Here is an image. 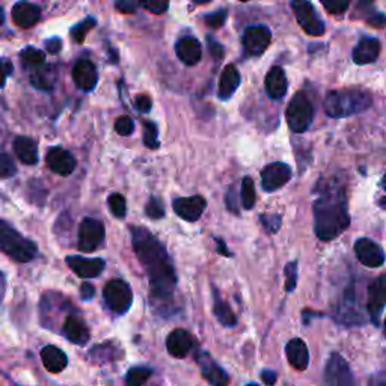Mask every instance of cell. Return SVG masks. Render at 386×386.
I'll return each mask as SVG.
<instances>
[{"label":"cell","instance_id":"cell-1","mask_svg":"<svg viewBox=\"0 0 386 386\" xmlns=\"http://www.w3.org/2000/svg\"><path fill=\"white\" fill-rule=\"evenodd\" d=\"M131 240L136 256L148 275L152 302L160 305L172 304L179 280L165 245L144 227L131 228Z\"/></svg>","mask_w":386,"mask_h":386},{"label":"cell","instance_id":"cell-2","mask_svg":"<svg viewBox=\"0 0 386 386\" xmlns=\"http://www.w3.org/2000/svg\"><path fill=\"white\" fill-rule=\"evenodd\" d=\"M317 199L314 201V233L320 240L329 242L341 236L350 225L349 203L341 183H319Z\"/></svg>","mask_w":386,"mask_h":386},{"label":"cell","instance_id":"cell-3","mask_svg":"<svg viewBox=\"0 0 386 386\" xmlns=\"http://www.w3.org/2000/svg\"><path fill=\"white\" fill-rule=\"evenodd\" d=\"M373 104V97L364 89L349 88L330 91L324 98V112L330 118H349L368 111Z\"/></svg>","mask_w":386,"mask_h":386},{"label":"cell","instance_id":"cell-4","mask_svg":"<svg viewBox=\"0 0 386 386\" xmlns=\"http://www.w3.org/2000/svg\"><path fill=\"white\" fill-rule=\"evenodd\" d=\"M0 252L17 262H29L36 257V245L23 237L10 223L0 219Z\"/></svg>","mask_w":386,"mask_h":386},{"label":"cell","instance_id":"cell-5","mask_svg":"<svg viewBox=\"0 0 386 386\" xmlns=\"http://www.w3.org/2000/svg\"><path fill=\"white\" fill-rule=\"evenodd\" d=\"M287 124L293 133L302 135L310 128L314 120V106L306 92L299 91L297 94L291 98L285 112Z\"/></svg>","mask_w":386,"mask_h":386},{"label":"cell","instance_id":"cell-6","mask_svg":"<svg viewBox=\"0 0 386 386\" xmlns=\"http://www.w3.org/2000/svg\"><path fill=\"white\" fill-rule=\"evenodd\" d=\"M291 11L302 27L304 32L310 36H321L326 30L323 20L310 0H291Z\"/></svg>","mask_w":386,"mask_h":386},{"label":"cell","instance_id":"cell-7","mask_svg":"<svg viewBox=\"0 0 386 386\" xmlns=\"http://www.w3.org/2000/svg\"><path fill=\"white\" fill-rule=\"evenodd\" d=\"M103 296L106 305L117 314H126L133 304V293H131L130 285L121 280H112L107 282L103 290Z\"/></svg>","mask_w":386,"mask_h":386},{"label":"cell","instance_id":"cell-8","mask_svg":"<svg viewBox=\"0 0 386 386\" xmlns=\"http://www.w3.org/2000/svg\"><path fill=\"white\" fill-rule=\"evenodd\" d=\"M272 43V30L264 25H253L246 27L242 44L246 56L257 58L264 53Z\"/></svg>","mask_w":386,"mask_h":386},{"label":"cell","instance_id":"cell-9","mask_svg":"<svg viewBox=\"0 0 386 386\" xmlns=\"http://www.w3.org/2000/svg\"><path fill=\"white\" fill-rule=\"evenodd\" d=\"M324 383L330 386H350L354 383L352 370L339 353H332L324 368Z\"/></svg>","mask_w":386,"mask_h":386},{"label":"cell","instance_id":"cell-10","mask_svg":"<svg viewBox=\"0 0 386 386\" xmlns=\"http://www.w3.org/2000/svg\"><path fill=\"white\" fill-rule=\"evenodd\" d=\"M337 319L339 323L349 324V326L365 323V319L361 313V306L358 302V293L354 290L353 285H350V287L344 291L341 302L338 305Z\"/></svg>","mask_w":386,"mask_h":386},{"label":"cell","instance_id":"cell-11","mask_svg":"<svg viewBox=\"0 0 386 386\" xmlns=\"http://www.w3.org/2000/svg\"><path fill=\"white\" fill-rule=\"evenodd\" d=\"M104 225L97 219L84 218L79 228V249L82 252H92L104 240Z\"/></svg>","mask_w":386,"mask_h":386},{"label":"cell","instance_id":"cell-12","mask_svg":"<svg viewBox=\"0 0 386 386\" xmlns=\"http://www.w3.org/2000/svg\"><path fill=\"white\" fill-rule=\"evenodd\" d=\"M368 300H367V310L372 321L379 326V319L386 306V273L377 276L368 285Z\"/></svg>","mask_w":386,"mask_h":386},{"label":"cell","instance_id":"cell-13","mask_svg":"<svg viewBox=\"0 0 386 386\" xmlns=\"http://www.w3.org/2000/svg\"><path fill=\"white\" fill-rule=\"evenodd\" d=\"M293 177L291 168L282 161L267 165L261 171V186L266 192H276L284 188Z\"/></svg>","mask_w":386,"mask_h":386},{"label":"cell","instance_id":"cell-14","mask_svg":"<svg viewBox=\"0 0 386 386\" xmlns=\"http://www.w3.org/2000/svg\"><path fill=\"white\" fill-rule=\"evenodd\" d=\"M354 253H356V258L359 260L361 264L372 269L383 266V262L386 260L385 252L381 246L365 237L359 238V240L354 243Z\"/></svg>","mask_w":386,"mask_h":386},{"label":"cell","instance_id":"cell-15","mask_svg":"<svg viewBox=\"0 0 386 386\" xmlns=\"http://www.w3.org/2000/svg\"><path fill=\"white\" fill-rule=\"evenodd\" d=\"M174 212L180 216L181 219L188 222H196L205 212L207 201L201 195H193L188 198H175L172 201Z\"/></svg>","mask_w":386,"mask_h":386},{"label":"cell","instance_id":"cell-16","mask_svg":"<svg viewBox=\"0 0 386 386\" xmlns=\"http://www.w3.org/2000/svg\"><path fill=\"white\" fill-rule=\"evenodd\" d=\"M196 362L201 368L204 379L214 386H225L229 383V376L223 368L216 364L214 359L204 350H199L196 353Z\"/></svg>","mask_w":386,"mask_h":386},{"label":"cell","instance_id":"cell-17","mask_svg":"<svg viewBox=\"0 0 386 386\" xmlns=\"http://www.w3.org/2000/svg\"><path fill=\"white\" fill-rule=\"evenodd\" d=\"M45 161H47V166L52 171L60 177L71 175L77 166V161L73 154L60 148V146H53V148H50L47 151V156H45Z\"/></svg>","mask_w":386,"mask_h":386},{"label":"cell","instance_id":"cell-18","mask_svg":"<svg viewBox=\"0 0 386 386\" xmlns=\"http://www.w3.org/2000/svg\"><path fill=\"white\" fill-rule=\"evenodd\" d=\"M382 45L381 41L374 36H362L358 41L356 47L353 49L352 59L356 65H368L377 60L381 55Z\"/></svg>","mask_w":386,"mask_h":386},{"label":"cell","instance_id":"cell-19","mask_svg":"<svg viewBox=\"0 0 386 386\" xmlns=\"http://www.w3.org/2000/svg\"><path fill=\"white\" fill-rule=\"evenodd\" d=\"M175 55L184 65L193 67L199 64L201 58H203V47H201L198 38L186 35L181 36L180 40L175 43Z\"/></svg>","mask_w":386,"mask_h":386},{"label":"cell","instance_id":"cell-20","mask_svg":"<svg viewBox=\"0 0 386 386\" xmlns=\"http://www.w3.org/2000/svg\"><path fill=\"white\" fill-rule=\"evenodd\" d=\"M67 264L80 277H97L106 267V262L102 258H84L79 256L68 257Z\"/></svg>","mask_w":386,"mask_h":386},{"label":"cell","instance_id":"cell-21","mask_svg":"<svg viewBox=\"0 0 386 386\" xmlns=\"http://www.w3.org/2000/svg\"><path fill=\"white\" fill-rule=\"evenodd\" d=\"M41 19V10L40 6L35 3L26 2V0H21L17 2L12 8V20L15 25L21 29H29L35 26L38 21Z\"/></svg>","mask_w":386,"mask_h":386},{"label":"cell","instance_id":"cell-22","mask_svg":"<svg viewBox=\"0 0 386 386\" xmlns=\"http://www.w3.org/2000/svg\"><path fill=\"white\" fill-rule=\"evenodd\" d=\"M73 79L77 88L82 91H92L98 82V73L95 65L88 59L77 60L73 68Z\"/></svg>","mask_w":386,"mask_h":386},{"label":"cell","instance_id":"cell-23","mask_svg":"<svg viewBox=\"0 0 386 386\" xmlns=\"http://www.w3.org/2000/svg\"><path fill=\"white\" fill-rule=\"evenodd\" d=\"M193 347V338L188 330L175 329L166 338V349L177 359L186 358Z\"/></svg>","mask_w":386,"mask_h":386},{"label":"cell","instance_id":"cell-24","mask_svg":"<svg viewBox=\"0 0 386 386\" xmlns=\"http://www.w3.org/2000/svg\"><path fill=\"white\" fill-rule=\"evenodd\" d=\"M285 354H287L290 365L297 372H305L308 365H310V350H308V345L304 339H290L287 345H285Z\"/></svg>","mask_w":386,"mask_h":386},{"label":"cell","instance_id":"cell-25","mask_svg":"<svg viewBox=\"0 0 386 386\" xmlns=\"http://www.w3.org/2000/svg\"><path fill=\"white\" fill-rule=\"evenodd\" d=\"M63 334L69 343L76 345H84L89 341V329L87 323L79 315L74 314L67 317L63 326Z\"/></svg>","mask_w":386,"mask_h":386},{"label":"cell","instance_id":"cell-26","mask_svg":"<svg viewBox=\"0 0 386 386\" xmlns=\"http://www.w3.org/2000/svg\"><path fill=\"white\" fill-rule=\"evenodd\" d=\"M264 87L267 95L272 100H281L282 97H285L288 89V82L287 76H285V71L281 67H272L269 69Z\"/></svg>","mask_w":386,"mask_h":386},{"label":"cell","instance_id":"cell-27","mask_svg":"<svg viewBox=\"0 0 386 386\" xmlns=\"http://www.w3.org/2000/svg\"><path fill=\"white\" fill-rule=\"evenodd\" d=\"M240 82H242V76L236 65L229 64L223 68L219 79V89H218L219 100L227 102V100L233 97L234 92L238 89V87H240Z\"/></svg>","mask_w":386,"mask_h":386},{"label":"cell","instance_id":"cell-28","mask_svg":"<svg viewBox=\"0 0 386 386\" xmlns=\"http://www.w3.org/2000/svg\"><path fill=\"white\" fill-rule=\"evenodd\" d=\"M41 359L45 370L50 373L64 372L68 365L67 354L56 345H45L41 350Z\"/></svg>","mask_w":386,"mask_h":386},{"label":"cell","instance_id":"cell-29","mask_svg":"<svg viewBox=\"0 0 386 386\" xmlns=\"http://www.w3.org/2000/svg\"><path fill=\"white\" fill-rule=\"evenodd\" d=\"M353 19L364 20L365 23H368L370 26L377 27V29L386 27V14L377 11L373 6V3L368 2V0H365V2H361L358 5V8L353 12Z\"/></svg>","mask_w":386,"mask_h":386},{"label":"cell","instance_id":"cell-30","mask_svg":"<svg viewBox=\"0 0 386 386\" xmlns=\"http://www.w3.org/2000/svg\"><path fill=\"white\" fill-rule=\"evenodd\" d=\"M15 156L20 159L25 165H36L38 163V146L34 139L26 136H19L14 141Z\"/></svg>","mask_w":386,"mask_h":386},{"label":"cell","instance_id":"cell-31","mask_svg":"<svg viewBox=\"0 0 386 386\" xmlns=\"http://www.w3.org/2000/svg\"><path fill=\"white\" fill-rule=\"evenodd\" d=\"M213 313H214V317L218 319L222 326L233 328L237 324L236 314L233 313L231 306L225 302V300L220 297L218 288L214 287H213Z\"/></svg>","mask_w":386,"mask_h":386},{"label":"cell","instance_id":"cell-32","mask_svg":"<svg viewBox=\"0 0 386 386\" xmlns=\"http://www.w3.org/2000/svg\"><path fill=\"white\" fill-rule=\"evenodd\" d=\"M242 205L246 210H251L256 205L257 201V193H256V184H253V180L251 177H245L242 181Z\"/></svg>","mask_w":386,"mask_h":386},{"label":"cell","instance_id":"cell-33","mask_svg":"<svg viewBox=\"0 0 386 386\" xmlns=\"http://www.w3.org/2000/svg\"><path fill=\"white\" fill-rule=\"evenodd\" d=\"M97 26V20L94 17H88L82 20L80 23H77L76 26H73L71 29V38L76 43H83L84 38L91 32L92 29Z\"/></svg>","mask_w":386,"mask_h":386},{"label":"cell","instance_id":"cell-34","mask_svg":"<svg viewBox=\"0 0 386 386\" xmlns=\"http://www.w3.org/2000/svg\"><path fill=\"white\" fill-rule=\"evenodd\" d=\"M152 374V370L151 368H146V367H135L128 370V373L126 376V383L128 386H141L144 385L146 381L150 379Z\"/></svg>","mask_w":386,"mask_h":386},{"label":"cell","instance_id":"cell-35","mask_svg":"<svg viewBox=\"0 0 386 386\" xmlns=\"http://www.w3.org/2000/svg\"><path fill=\"white\" fill-rule=\"evenodd\" d=\"M21 63L23 65L30 67V68H36V67H41L45 60V55L44 52L34 49V47H27L21 52Z\"/></svg>","mask_w":386,"mask_h":386},{"label":"cell","instance_id":"cell-36","mask_svg":"<svg viewBox=\"0 0 386 386\" xmlns=\"http://www.w3.org/2000/svg\"><path fill=\"white\" fill-rule=\"evenodd\" d=\"M144 144L150 150H157L160 145L159 128L152 121H144Z\"/></svg>","mask_w":386,"mask_h":386},{"label":"cell","instance_id":"cell-37","mask_svg":"<svg viewBox=\"0 0 386 386\" xmlns=\"http://www.w3.org/2000/svg\"><path fill=\"white\" fill-rule=\"evenodd\" d=\"M40 67H36L35 73L30 77V82H32L34 87L36 89H41V91H49L53 88V80H52V76H50V69L49 68H44V69H38Z\"/></svg>","mask_w":386,"mask_h":386},{"label":"cell","instance_id":"cell-38","mask_svg":"<svg viewBox=\"0 0 386 386\" xmlns=\"http://www.w3.org/2000/svg\"><path fill=\"white\" fill-rule=\"evenodd\" d=\"M227 19H228V10H227V8H220V10H218V11L205 14L204 15V23H205L207 27L219 29V27L225 25Z\"/></svg>","mask_w":386,"mask_h":386},{"label":"cell","instance_id":"cell-39","mask_svg":"<svg viewBox=\"0 0 386 386\" xmlns=\"http://www.w3.org/2000/svg\"><path fill=\"white\" fill-rule=\"evenodd\" d=\"M107 204H109V208L113 216H117V218L122 219L127 213V203H126V198L121 195V193H113V195L109 196L107 199Z\"/></svg>","mask_w":386,"mask_h":386},{"label":"cell","instance_id":"cell-40","mask_svg":"<svg viewBox=\"0 0 386 386\" xmlns=\"http://www.w3.org/2000/svg\"><path fill=\"white\" fill-rule=\"evenodd\" d=\"M284 275L287 277L285 280V290H287V293H293L297 285V261L288 262L284 269Z\"/></svg>","mask_w":386,"mask_h":386},{"label":"cell","instance_id":"cell-41","mask_svg":"<svg viewBox=\"0 0 386 386\" xmlns=\"http://www.w3.org/2000/svg\"><path fill=\"white\" fill-rule=\"evenodd\" d=\"M145 213L148 218L151 219H161L165 216V207L163 203H161V199L156 198V196H151L148 204L145 207Z\"/></svg>","mask_w":386,"mask_h":386},{"label":"cell","instance_id":"cell-42","mask_svg":"<svg viewBox=\"0 0 386 386\" xmlns=\"http://www.w3.org/2000/svg\"><path fill=\"white\" fill-rule=\"evenodd\" d=\"M139 5L151 14L161 15L168 11L169 0H139Z\"/></svg>","mask_w":386,"mask_h":386},{"label":"cell","instance_id":"cell-43","mask_svg":"<svg viewBox=\"0 0 386 386\" xmlns=\"http://www.w3.org/2000/svg\"><path fill=\"white\" fill-rule=\"evenodd\" d=\"M320 2L324 6V10L332 15L344 14L347 10H349V5H350L349 0H320Z\"/></svg>","mask_w":386,"mask_h":386},{"label":"cell","instance_id":"cell-44","mask_svg":"<svg viewBox=\"0 0 386 386\" xmlns=\"http://www.w3.org/2000/svg\"><path fill=\"white\" fill-rule=\"evenodd\" d=\"M15 172H17V168H15L12 157L8 154H0V179H11Z\"/></svg>","mask_w":386,"mask_h":386},{"label":"cell","instance_id":"cell-45","mask_svg":"<svg viewBox=\"0 0 386 386\" xmlns=\"http://www.w3.org/2000/svg\"><path fill=\"white\" fill-rule=\"evenodd\" d=\"M115 130H117V133L121 136H130L135 131V121L127 117V115L120 117L117 122H115Z\"/></svg>","mask_w":386,"mask_h":386},{"label":"cell","instance_id":"cell-46","mask_svg":"<svg viewBox=\"0 0 386 386\" xmlns=\"http://www.w3.org/2000/svg\"><path fill=\"white\" fill-rule=\"evenodd\" d=\"M260 220L262 223V227H264L269 233H277V229L281 228V223H282V218L280 214H261L260 216Z\"/></svg>","mask_w":386,"mask_h":386},{"label":"cell","instance_id":"cell-47","mask_svg":"<svg viewBox=\"0 0 386 386\" xmlns=\"http://www.w3.org/2000/svg\"><path fill=\"white\" fill-rule=\"evenodd\" d=\"M207 45H208V50H210V55L216 60H220L223 56H225V49H223V45L218 40H216V38L208 35L207 36Z\"/></svg>","mask_w":386,"mask_h":386},{"label":"cell","instance_id":"cell-48","mask_svg":"<svg viewBox=\"0 0 386 386\" xmlns=\"http://www.w3.org/2000/svg\"><path fill=\"white\" fill-rule=\"evenodd\" d=\"M139 0H115V8L122 14H133L137 10Z\"/></svg>","mask_w":386,"mask_h":386},{"label":"cell","instance_id":"cell-49","mask_svg":"<svg viewBox=\"0 0 386 386\" xmlns=\"http://www.w3.org/2000/svg\"><path fill=\"white\" fill-rule=\"evenodd\" d=\"M135 106H136V109H137L139 112L148 113V112L151 111V107H152V100H151L148 95L141 94V95H137V97H136Z\"/></svg>","mask_w":386,"mask_h":386},{"label":"cell","instance_id":"cell-50","mask_svg":"<svg viewBox=\"0 0 386 386\" xmlns=\"http://www.w3.org/2000/svg\"><path fill=\"white\" fill-rule=\"evenodd\" d=\"M225 203H227V208L234 214H240V210H238V205H237V196H236V192H234V186H231L228 193H227V198H225Z\"/></svg>","mask_w":386,"mask_h":386},{"label":"cell","instance_id":"cell-51","mask_svg":"<svg viewBox=\"0 0 386 386\" xmlns=\"http://www.w3.org/2000/svg\"><path fill=\"white\" fill-rule=\"evenodd\" d=\"M12 73V65L6 59H0V88H3L6 77Z\"/></svg>","mask_w":386,"mask_h":386},{"label":"cell","instance_id":"cell-52","mask_svg":"<svg viewBox=\"0 0 386 386\" xmlns=\"http://www.w3.org/2000/svg\"><path fill=\"white\" fill-rule=\"evenodd\" d=\"M45 49H47V52L52 53V55H56V53H59L60 49H63V41H60L59 38H52V40L45 41Z\"/></svg>","mask_w":386,"mask_h":386},{"label":"cell","instance_id":"cell-53","mask_svg":"<svg viewBox=\"0 0 386 386\" xmlns=\"http://www.w3.org/2000/svg\"><path fill=\"white\" fill-rule=\"evenodd\" d=\"M94 295H95V290H94V287H92L91 284H88V282L82 284L80 296H82L83 300H91L92 297H94Z\"/></svg>","mask_w":386,"mask_h":386},{"label":"cell","instance_id":"cell-54","mask_svg":"<svg viewBox=\"0 0 386 386\" xmlns=\"http://www.w3.org/2000/svg\"><path fill=\"white\" fill-rule=\"evenodd\" d=\"M261 381H262V383L272 386V385L276 383V373L275 372H270V370H262V372H261Z\"/></svg>","mask_w":386,"mask_h":386},{"label":"cell","instance_id":"cell-55","mask_svg":"<svg viewBox=\"0 0 386 386\" xmlns=\"http://www.w3.org/2000/svg\"><path fill=\"white\" fill-rule=\"evenodd\" d=\"M216 242H218V252L220 253V256H225V257H233V253H231L227 248V245L225 242L222 240V238H216Z\"/></svg>","mask_w":386,"mask_h":386},{"label":"cell","instance_id":"cell-56","mask_svg":"<svg viewBox=\"0 0 386 386\" xmlns=\"http://www.w3.org/2000/svg\"><path fill=\"white\" fill-rule=\"evenodd\" d=\"M213 0H193V3L195 5H207V3H212Z\"/></svg>","mask_w":386,"mask_h":386},{"label":"cell","instance_id":"cell-57","mask_svg":"<svg viewBox=\"0 0 386 386\" xmlns=\"http://www.w3.org/2000/svg\"><path fill=\"white\" fill-rule=\"evenodd\" d=\"M3 21H5V11H3L2 5H0V26L3 25Z\"/></svg>","mask_w":386,"mask_h":386},{"label":"cell","instance_id":"cell-58","mask_svg":"<svg viewBox=\"0 0 386 386\" xmlns=\"http://www.w3.org/2000/svg\"><path fill=\"white\" fill-rule=\"evenodd\" d=\"M382 188L386 190V174L383 175V179H382Z\"/></svg>","mask_w":386,"mask_h":386},{"label":"cell","instance_id":"cell-59","mask_svg":"<svg viewBox=\"0 0 386 386\" xmlns=\"http://www.w3.org/2000/svg\"><path fill=\"white\" fill-rule=\"evenodd\" d=\"M382 204H383V207L386 208V198H383V199H382Z\"/></svg>","mask_w":386,"mask_h":386},{"label":"cell","instance_id":"cell-60","mask_svg":"<svg viewBox=\"0 0 386 386\" xmlns=\"http://www.w3.org/2000/svg\"><path fill=\"white\" fill-rule=\"evenodd\" d=\"M383 328H385V334H386V319H385V326Z\"/></svg>","mask_w":386,"mask_h":386},{"label":"cell","instance_id":"cell-61","mask_svg":"<svg viewBox=\"0 0 386 386\" xmlns=\"http://www.w3.org/2000/svg\"><path fill=\"white\" fill-rule=\"evenodd\" d=\"M240 2H249V0H240Z\"/></svg>","mask_w":386,"mask_h":386}]
</instances>
